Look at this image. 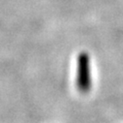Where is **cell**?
I'll list each match as a JSON object with an SVG mask.
<instances>
[{
	"label": "cell",
	"instance_id": "cell-1",
	"mask_svg": "<svg viewBox=\"0 0 123 123\" xmlns=\"http://www.w3.org/2000/svg\"><path fill=\"white\" fill-rule=\"evenodd\" d=\"M77 87L81 93H87L91 89L92 80L90 73L89 54L82 51L78 56L77 61Z\"/></svg>",
	"mask_w": 123,
	"mask_h": 123
}]
</instances>
